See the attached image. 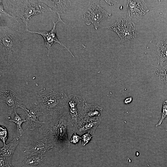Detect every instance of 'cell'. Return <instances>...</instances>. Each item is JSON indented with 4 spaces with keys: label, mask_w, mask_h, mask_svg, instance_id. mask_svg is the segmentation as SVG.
<instances>
[{
    "label": "cell",
    "mask_w": 167,
    "mask_h": 167,
    "mask_svg": "<svg viewBox=\"0 0 167 167\" xmlns=\"http://www.w3.org/2000/svg\"><path fill=\"white\" fill-rule=\"evenodd\" d=\"M101 121V118L96 119H84L79 124L74 131L80 136L86 133L93 134Z\"/></svg>",
    "instance_id": "cell-13"
},
{
    "label": "cell",
    "mask_w": 167,
    "mask_h": 167,
    "mask_svg": "<svg viewBox=\"0 0 167 167\" xmlns=\"http://www.w3.org/2000/svg\"><path fill=\"white\" fill-rule=\"evenodd\" d=\"M103 108L96 104L86 103L84 111V118L96 119L101 118Z\"/></svg>",
    "instance_id": "cell-17"
},
{
    "label": "cell",
    "mask_w": 167,
    "mask_h": 167,
    "mask_svg": "<svg viewBox=\"0 0 167 167\" xmlns=\"http://www.w3.org/2000/svg\"><path fill=\"white\" fill-rule=\"evenodd\" d=\"M167 117V100L164 101L163 103L161 117L158 122L156 125L157 127L160 125L165 118Z\"/></svg>",
    "instance_id": "cell-21"
},
{
    "label": "cell",
    "mask_w": 167,
    "mask_h": 167,
    "mask_svg": "<svg viewBox=\"0 0 167 167\" xmlns=\"http://www.w3.org/2000/svg\"><path fill=\"white\" fill-rule=\"evenodd\" d=\"M106 2H107L109 5L110 6H113L114 4H116L118 2V1H109V0H105Z\"/></svg>",
    "instance_id": "cell-27"
},
{
    "label": "cell",
    "mask_w": 167,
    "mask_h": 167,
    "mask_svg": "<svg viewBox=\"0 0 167 167\" xmlns=\"http://www.w3.org/2000/svg\"><path fill=\"white\" fill-rule=\"evenodd\" d=\"M156 73L160 80L167 85V64L157 69Z\"/></svg>",
    "instance_id": "cell-20"
},
{
    "label": "cell",
    "mask_w": 167,
    "mask_h": 167,
    "mask_svg": "<svg viewBox=\"0 0 167 167\" xmlns=\"http://www.w3.org/2000/svg\"><path fill=\"white\" fill-rule=\"evenodd\" d=\"M0 102L6 103L8 107V118L10 119V116L17 109L21 108L23 110L28 107L19 97L17 94L10 88L0 92Z\"/></svg>",
    "instance_id": "cell-8"
},
{
    "label": "cell",
    "mask_w": 167,
    "mask_h": 167,
    "mask_svg": "<svg viewBox=\"0 0 167 167\" xmlns=\"http://www.w3.org/2000/svg\"><path fill=\"white\" fill-rule=\"evenodd\" d=\"M46 160L45 153H31L24 157L22 164L24 167H36L45 165Z\"/></svg>",
    "instance_id": "cell-14"
},
{
    "label": "cell",
    "mask_w": 167,
    "mask_h": 167,
    "mask_svg": "<svg viewBox=\"0 0 167 167\" xmlns=\"http://www.w3.org/2000/svg\"><path fill=\"white\" fill-rule=\"evenodd\" d=\"M86 102L79 96L70 94L68 96L65 113L68 121L69 126L73 131L84 118V111Z\"/></svg>",
    "instance_id": "cell-5"
},
{
    "label": "cell",
    "mask_w": 167,
    "mask_h": 167,
    "mask_svg": "<svg viewBox=\"0 0 167 167\" xmlns=\"http://www.w3.org/2000/svg\"><path fill=\"white\" fill-rule=\"evenodd\" d=\"M8 12L16 18L21 19L26 28L29 20L38 14L52 11L41 0H1Z\"/></svg>",
    "instance_id": "cell-4"
},
{
    "label": "cell",
    "mask_w": 167,
    "mask_h": 167,
    "mask_svg": "<svg viewBox=\"0 0 167 167\" xmlns=\"http://www.w3.org/2000/svg\"><path fill=\"white\" fill-rule=\"evenodd\" d=\"M126 7L127 18L130 20L143 16L149 11L143 0H128Z\"/></svg>",
    "instance_id": "cell-10"
},
{
    "label": "cell",
    "mask_w": 167,
    "mask_h": 167,
    "mask_svg": "<svg viewBox=\"0 0 167 167\" xmlns=\"http://www.w3.org/2000/svg\"><path fill=\"white\" fill-rule=\"evenodd\" d=\"M132 100V98L131 97H127L125 99L124 101L125 104H127L131 103Z\"/></svg>",
    "instance_id": "cell-26"
},
{
    "label": "cell",
    "mask_w": 167,
    "mask_h": 167,
    "mask_svg": "<svg viewBox=\"0 0 167 167\" xmlns=\"http://www.w3.org/2000/svg\"><path fill=\"white\" fill-rule=\"evenodd\" d=\"M24 110L26 119V126L28 128L32 131L44 124V121L41 122L38 119L39 117L41 116V114L37 107L32 108L28 107Z\"/></svg>",
    "instance_id": "cell-11"
},
{
    "label": "cell",
    "mask_w": 167,
    "mask_h": 167,
    "mask_svg": "<svg viewBox=\"0 0 167 167\" xmlns=\"http://www.w3.org/2000/svg\"><path fill=\"white\" fill-rule=\"evenodd\" d=\"M107 28L116 33L120 38V42L130 41L138 34L134 23L127 17H120L113 24Z\"/></svg>",
    "instance_id": "cell-7"
},
{
    "label": "cell",
    "mask_w": 167,
    "mask_h": 167,
    "mask_svg": "<svg viewBox=\"0 0 167 167\" xmlns=\"http://www.w3.org/2000/svg\"><path fill=\"white\" fill-rule=\"evenodd\" d=\"M25 39L21 34L6 26L0 15V76L9 72L12 64L13 51L15 47Z\"/></svg>",
    "instance_id": "cell-2"
},
{
    "label": "cell",
    "mask_w": 167,
    "mask_h": 167,
    "mask_svg": "<svg viewBox=\"0 0 167 167\" xmlns=\"http://www.w3.org/2000/svg\"><path fill=\"white\" fill-rule=\"evenodd\" d=\"M8 137V132L6 128L3 126H0V139L3 144L6 143Z\"/></svg>",
    "instance_id": "cell-22"
},
{
    "label": "cell",
    "mask_w": 167,
    "mask_h": 167,
    "mask_svg": "<svg viewBox=\"0 0 167 167\" xmlns=\"http://www.w3.org/2000/svg\"><path fill=\"white\" fill-rule=\"evenodd\" d=\"M20 139L17 137L13 139L7 144H4L0 149V158L4 159L7 162L11 163L13 154L19 144Z\"/></svg>",
    "instance_id": "cell-15"
},
{
    "label": "cell",
    "mask_w": 167,
    "mask_h": 167,
    "mask_svg": "<svg viewBox=\"0 0 167 167\" xmlns=\"http://www.w3.org/2000/svg\"><path fill=\"white\" fill-rule=\"evenodd\" d=\"M8 167H13V166L11 164H10L8 165ZM21 167H24V166H22Z\"/></svg>",
    "instance_id": "cell-28"
},
{
    "label": "cell",
    "mask_w": 167,
    "mask_h": 167,
    "mask_svg": "<svg viewBox=\"0 0 167 167\" xmlns=\"http://www.w3.org/2000/svg\"><path fill=\"white\" fill-rule=\"evenodd\" d=\"M158 63L160 65L167 61V39L157 43Z\"/></svg>",
    "instance_id": "cell-18"
},
{
    "label": "cell",
    "mask_w": 167,
    "mask_h": 167,
    "mask_svg": "<svg viewBox=\"0 0 167 167\" xmlns=\"http://www.w3.org/2000/svg\"><path fill=\"white\" fill-rule=\"evenodd\" d=\"M81 136L74 132L70 140V143L74 144H77L81 139Z\"/></svg>",
    "instance_id": "cell-25"
},
{
    "label": "cell",
    "mask_w": 167,
    "mask_h": 167,
    "mask_svg": "<svg viewBox=\"0 0 167 167\" xmlns=\"http://www.w3.org/2000/svg\"><path fill=\"white\" fill-rule=\"evenodd\" d=\"M61 22L64 24V23L61 19L60 16L58 15V20L56 22H53L54 26L52 29L49 31H34L28 30L26 28L22 32H28L32 33H36L41 35L43 38L44 40L45 45L47 49L48 52L47 56H49L51 49L52 47L56 43H58L60 45L64 47L71 54L72 56L74 58L69 48H67L62 43L60 42L58 39L56 33V26L58 22Z\"/></svg>",
    "instance_id": "cell-9"
},
{
    "label": "cell",
    "mask_w": 167,
    "mask_h": 167,
    "mask_svg": "<svg viewBox=\"0 0 167 167\" xmlns=\"http://www.w3.org/2000/svg\"><path fill=\"white\" fill-rule=\"evenodd\" d=\"M15 115L13 119H9V121L14 122L16 126V131L20 136H22L24 133V130L22 128L23 123L26 121L25 114H18L16 110L15 111Z\"/></svg>",
    "instance_id": "cell-19"
},
{
    "label": "cell",
    "mask_w": 167,
    "mask_h": 167,
    "mask_svg": "<svg viewBox=\"0 0 167 167\" xmlns=\"http://www.w3.org/2000/svg\"><path fill=\"white\" fill-rule=\"evenodd\" d=\"M44 122V124L39 128L40 133L49 140L59 153L69 148L70 143L67 134L69 122L65 113L57 118Z\"/></svg>",
    "instance_id": "cell-3"
},
{
    "label": "cell",
    "mask_w": 167,
    "mask_h": 167,
    "mask_svg": "<svg viewBox=\"0 0 167 167\" xmlns=\"http://www.w3.org/2000/svg\"><path fill=\"white\" fill-rule=\"evenodd\" d=\"M45 4L58 15L65 12L70 7L71 2L68 0H41Z\"/></svg>",
    "instance_id": "cell-16"
},
{
    "label": "cell",
    "mask_w": 167,
    "mask_h": 167,
    "mask_svg": "<svg viewBox=\"0 0 167 167\" xmlns=\"http://www.w3.org/2000/svg\"><path fill=\"white\" fill-rule=\"evenodd\" d=\"M111 15L99 4L98 1L90 2L84 10L82 18L87 25L92 24L96 29L101 26L100 24L104 19Z\"/></svg>",
    "instance_id": "cell-6"
},
{
    "label": "cell",
    "mask_w": 167,
    "mask_h": 167,
    "mask_svg": "<svg viewBox=\"0 0 167 167\" xmlns=\"http://www.w3.org/2000/svg\"><path fill=\"white\" fill-rule=\"evenodd\" d=\"M0 15L2 14L3 15L7 16L9 18H12L16 20L18 22L17 20L16 19L17 18L14 17L10 14H9L4 9L2 4V3L1 0L0 1Z\"/></svg>",
    "instance_id": "cell-24"
},
{
    "label": "cell",
    "mask_w": 167,
    "mask_h": 167,
    "mask_svg": "<svg viewBox=\"0 0 167 167\" xmlns=\"http://www.w3.org/2000/svg\"><path fill=\"white\" fill-rule=\"evenodd\" d=\"M82 145L84 147L92 140L93 136L89 133H85L81 136Z\"/></svg>",
    "instance_id": "cell-23"
},
{
    "label": "cell",
    "mask_w": 167,
    "mask_h": 167,
    "mask_svg": "<svg viewBox=\"0 0 167 167\" xmlns=\"http://www.w3.org/2000/svg\"><path fill=\"white\" fill-rule=\"evenodd\" d=\"M54 147L49 140L46 138L35 141L30 145L24 147V152H29L31 153H45Z\"/></svg>",
    "instance_id": "cell-12"
},
{
    "label": "cell",
    "mask_w": 167,
    "mask_h": 167,
    "mask_svg": "<svg viewBox=\"0 0 167 167\" xmlns=\"http://www.w3.org/2000/svg\"><path fill=\"white\" fill-rule=\"evenodd\" d=\"M35 95L34 105L45 121L57 118L65 112L68 97L63 91L46 88L35 92Z\"/></svg>",
    "instance_id": "cell-1"
}]
</instances>
